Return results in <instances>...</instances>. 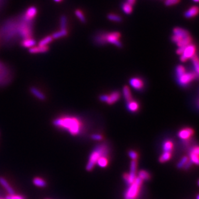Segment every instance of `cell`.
Returning a JSON list of instances; mask_svg holds the SVG:
<instances>
[{"label":"cell","mask_w":199,"mask_h":199,"mask_svg":"<svg viewBox=\"0 0 199 199\" xmlns=\"http://www.w3.org/2000/svg\"><path fill=\"white\" fill-rule=\"evenodd\" d=\"M54 126L67 131L73 136L78 135L82 131L83 124L81 120L74 116H62L53 121Z\"/></svg>","instance_id":"2"},{"label":"cell","mask_w":199,"mask_h":199,"mask_svg":"<svg viewBox=\"0 0 199 199\" xmlns=\"http://www.w3.org/2000/svg\"><path fill=\"white\" fill-rule=\"evenodd\" d=\"M198 154H199V148L198 146L193 148L190 152V160L192 162V164L196 165L198 164Z\"/></svg>","instance_id":"12"},{"label":"cell","mask_w":199,"mask_h":199,"mask_svg":"<svg viewBox=\"0 0 199 199\" xmlns=\"http://www.w3.org/2000/svg\"><path fill=\"white\" fill-rule=\"evenodd\" d=\"M143 180L138 177H136L133 183L130 185V187L125 193L124 199H136L139 192L140 187Z\"/></svg>","instance_id":"5"},{"label":"cell","mask_w":199,"mask_h":199,"mask_svg":"<svg viewBox=\"0 0 199 199\" xmlns=\"http://www.w3.org/2000/svg\"><path fill=\"white\" fill-rule=\"evenodd\" d=\"M179 1L180 0H166L165 1V5L166 6H171V5L178 3Z\"/></svg>","instance_id":"39"},{"label":"cell","mask_w":199,"mask_h":199,"mask_svg":"<svg viewBox=\"0 0 199 199\" xmlns=\"http://www.w3.org/2000/svg\"><path fill=\"white\" fill-rule=\"evenodd\" d=\"M68 35V31L67 29H61V30L57 31V32L54 33L52 35V37L53 39H58L59 38L63 37V36H67Z\"/></svg>","instance_id":"25"},{"label":"cell","mask_w":199,"mask_h":199,"mask_svg":"<svg viewBox=\"0 0 199 199\" xmlns=\"http://www.w3.org/2000/svg\"><path fill=\"white\" fill-rule=\"evenodd\" d=\"M33 184L40 187H44L46 186V182L40 177H35L33 179Z\"/></svg>","instance_id":"22"},{"label":"cell","mask_w":199,"mask_h":199,"mask_svg":"<svg viewBox=\"0 0 199 199\" xmlns=\"http://www.w3.org/2000/svg\"><path fill=\"white\" fill-rule=\"evenodd\" d=\"M191 59L192 60L193 65V67H194L195 72V73H197V74H198V72H199V63H198V59L197 55L195 54L194 56H193Z\"/></svg>","instance_id":"27"},{"label":"cell","mask_w":199,"mask_h":199,"mask_svg":"<svg viewBox=\"0 0 199 199\" xmlns=\"http://www.w3.org/2000/svg\"><path fill=\"white\" fill-rule=\"evenodd\" d=\"M53 40V38H52V36H46V37L44 38L43 39L39 42V45L40 46H46L48 45V43H50L51 41Z\"/></svg>","instance_id":"30"},{"label":"cell","mask_w":199,"mask_h":199,"mask_svg":"<svg viewBox=\"0 0 199 199\" xmlns=\"http://www.w3.org/2000/svg\"><path fill=\"white\" fill-rule=\"evenodd\" d=\"M198 75L197 73L195 72H185L184 74H182L181 76H180L177 78L178 83L179 84L182 86V87H186L188 84L192 82V81L194 80L196 78H198Z\"/></svg>","instance_id":"6"},{"label":"cell","mask_w":199,"mask_h":199,"mask_svg":"<svg viewBox=\"0 0 199 199\" xmlns=\"http://www.w3.org/2000/svg\"><path fill=\"white\" fill-rule=\"evenodd\" d=\"M13 74L7 65L0 61V87L9 85L12 82Z\"/></svg>","instance_id":"4"},{"label":"cell","mask_w":199,"mask_h":199,"mask_svg":"<svg viewBox=\"0 0 199 199\" xmlns=\"http://www.w3.org/2000/svg\"><path fill=\"white\" fill-rule=\"evenodd\" d=\"M108 18L111 21H114V22H120L122 21V18L119 16V15L114 14H109L108 15Z\"/></svg>","instance_id":"32"},{"label":"cell","mask_w":199,"mask_h":199,"mask_svg":"<svg viewBox=\"0 0 199 199\" xmlns=\"http://www.w3.org/2000/svg\"><path fill=\"white\" fill-rule=\"evenodd\" d=\"M67 20L65 16H62L60 19V25H61V29H67Z\"/></svg>","instance_id":"35"},{"label":"cell","mask_w":199,"mask_h":199,"mask_svg":"<svg viewBox=\"0 0 199 199\" xmlns=\"http://www.w3.org/2000/svg\"><path fill=\"white\" fill-rule=\"evenodd\" d=\"M0 184H1L5 190L7 191V193H9V195H14L15 194L14 190L12 189L9 182H7V180L5 179V178L0 177Z\"/></svg>","instance_id":"16"},{"label":"cell","mask_w":199,"mask_h":199,"mask_svg":"<svg viewBox=\"0 0 199 199\" xmlns=\"http://www.w3.org/2000/svg\"><path fill=\"white\" fill-rule=\"evenodd\" d=\"M36 44V41L32 38H27L24 39L21 42V45L25 48H31L34 47Z\"/></svg>","instance_id":"17"},{"label":"cell","mask_w":199,"mask_h":199,"mask_svg":"<svg viewBox=\"0 0 199 199\" xmlns=\"http://www.w3.org/2000/svg\"><path fill=\"white\" fill-rule=\"evenodd\" d=\"M136 171H137V162L132 160L130 164V171L129 174L124 175V179L127 184L130 185L133 183L136 178Z\"/></svg>","instance_id":"8"},{"label":"cell","mask_w":199,"mask_h":199,"mask_svg":"<svg viewBox=\"0 0 199 199\" xmlns=\"http://www.w3.org/2000/svg\"><path fill=\"white\" fill-rule=\"evenodd\" d=\"M139 108V105L137 102L131 100L128 102L127 104V109L131 112H136L138 111Z\"/></svg>","instance_id":"21"},{"label":"cell","mask_w":199,"mask_h":199,"mask_svg":"<svg viewBox=\"0 0 199 199\" xmlns=\"http://www.w3.org/2000/svg\"><path fill=\"white\" fill-rule=\"evenodd\" d=\"M91 138L94 140H103V136L100 134H93L91 135Z\"/></svg>","instance_id":"40"},{"label":"cell","mask_w":199,"mask_h":199,"mask_svg":"<svg viewBox=\"0 0 199 199\" xmlns=\"http://www.w3.org/2000/svg\"><path fill=\"white\" fill-rule=\"evenodd\" d=\"M190 36V33L188 30L183 29L182 28H175L173 29V36H172L171 40L175 43H178L180 40Z\"/></svg>","instance_id":"7"},{"label":"cell","mask_w":199,"mask_h":199,"mask_svg":"<svg viewBox=\"0 0 199 199\" xmlns=\"http://www.w3.org/2000/svg\"><path fill=\"white\" fill-rule=\"evenodd\" d=\"M196 52V47L195 45L193 44H190L188 46L184 48L183 53L181 54L180 56V60L181 62H186L187 60L192 58L194 56Z\"/></svg>","instance_id":"10"},{"label":"cell","mask_w":199,"mask_h":199,"mask_svg":"<svg viewBox=\"0 0 199 199\" xmlns=\"http://www.w3.org/2000/svg\"><path fill=\"white\" fill-rule=\"evenodd\" d=\"M55 1H56V2H60V1H61L62 0H54Z\"/></svg>","instance_id":"45"},{"label":"cell","mask_w":199,"mask_h":199,"mask_svg":"<svg viewBox=\"0 0 199 199\" xmlns=\"http://www.w3.org/2000/svg\"><path fill=\"white\" fill-rule=\"evenodd\" d=\"M198 9L197 6H193L184 13V16L186 18H191L197 15Z\"/></svg>","instance_id":"20"},{"label":"cell","mask_w":199,"mask_h":199,"mask_svg":"<svg viewBox=\"0 0 199 199\" xmlns=\"http://www.w3.org/2000/svg\"><path fill=\"white\" fill-rule=\"evenodd\" d=\"M194 133V131L191 128H184L182 130H180L179 132V138L180 139H182L183 140H187L189 139V138L192 137Z\"/></svg>","instance_id":"11"},{"label":"cell","mask_w":199,"mask_h":199,"mask_svg":"<svg viewBox=\"0 0 199 199\" xmlns=\"http://www.w3.org/2000/svg\"><path fill=\"white\" fill-rule=\"evenodd\" d=\"M30 91L33 95H34L36 98H38L40 100H44L46 99L44 94L35 87H31L30 88Z\"/></svg>","instance_id":"18"},{"label":"cell","mask_w":199,"mask_h":199,"mask_svg":"<svg viewBox=\"0 0 199 199\" xmlns=\"http://www.w3.org/2000/svg\"><path fill=\"white\" fill-rule=\"evenodd\" d=\"M122 91H123V95H124V97L127 102L132 100V95H131L130 90L128 86H124V87H123Z\"/></svg>","instance_id":"23"},{"label":"cell","mask_w":199,"mask_h":199,"mask_svg":"<svg viewBox=\"0 0 199 199\" xmlns=\"http://www.w3.org/2000/svg\"><path fill=\"white\" fill-rule=\"evenodd\" d=\"M109 154V148L108 146L105 143L98 145L93 149L89 158V160L87 165H86V169L87 171H90L92 170L97 164L98 159L101 156L108 157Z\"/></svg>","instance_id":"3"},{"label":"cell","mask_w":199,"mask_h":199,"mask_svg":"<svg viewBox=\"0 0 199 199\" xmlns=\"http://www.w3.org/2000/svg\"><path fill=\"white\" fill-rule=\"evenodd\" d=\"M193 1H194L195 2H198V0H193Z\"/></svg>","instance_id":"46"},{"label":"cell","mask_w":199,"mask_h":199,"mask_svg":"<svg viewBox=\"0 0 199 199\" xmlns=\"http://www.w3.org/2000/svg\"><path fill=\"white\" fill-rule=\"evenodd\" d=\"M122 7L123 11H124V12L127 14H130V13L132 12V10H133L132 5H130V3H128V2L124 3L122 5Z\"/></svg>","instance_id":"31"},{"label":"cell","mask_w":199,"mask_h":199,"mask_svg":"<svg viewBox=\"0 0 199 199\" xmlns=\"http://www.w3.org/2000/svg\"><path fill=\"white\" fill-rule=\"evenodd\" d=\"M7 199H25V197L19 195H9L6 197Z\"/></svg>","instance_id":"37"},{"label":"cell","mask_w":199,"mask_h":199,"mask_svg":"<svg viewBox=\"0 0 199 199\" xmlns=\"http://www.w3.org/2000/svg\"><path fill=\"white\" fill-rule=\"evenodd\" d=\"M108 163V157L106 156H101L98 159L97 164L98 166L101 167H105L107 166Z\"/></svg>","instance_id":"26"},{"label":"cell","mask_w":199,"mask_h":199,"mask_svg":"<svg viewBox=\"0 0 199 199\" xmlns=\"http://www.w3.org/2000/svg\"><path fill=\"white\" fill-rule=\"evenodd\" d=\"M130 84L136 90L142 89L144 87L143 81L138 78H131L130 80Z\"/></svg>","instance_id":"14"},{"label":"cell","mask_w":199,"mask_h":199,"mask_svg":"<svg viewBox=\"0 0 199 199\" xmlns=\"http://www.w3.org/2000/svg\"><path fill=\"white\" fill-rule=\"evenodd\" d=\"M37 14V9L35 7H30L27 10L24 14L23 20L26 21H32Z\"/></svg>","instance_id":"13"},{"label":"cell","mask_w":199,"mask_h":199,"mask_svg":"<svg viewBox=\"0 0 199 199\" xmlns=\"http://www.w3.org/2000/svg\"><path fill=\"white\" fill-rule=\"evenodd\" d=\"M49 50V47L48 45L46 46H34L31 47L28 50V52L30 54H38V53H44V52H48Z\"/></svg>","instance_id":"15"},{"label":"cell","mask_w":199,"mask_h":199,"mask_svg":"<svg viewBox=\"0 0 199 199\" xmlns=\"http://www.w3.org/2000/svg\"><path fill=\"white\" fill-rule=\"evenodd\" d=\"M185 47H179V49L177 50V53L178 54L181 55L183 53V51H184Z\"/></svg>","instance_id":"43"},{"label":"cell","mask_w":199,"mask_h":199,"mask_svg":"<svg viewBox=\"0 0 199 199\" xmlns=\"http://www.w3.org/2000/svg\"><path fill=\"white\" fill-rule=\"evenodd\" d=\"M0 199H7V198H1V197H0Z\"/></svg>","instance_id":"48"},{"label":"cell","mask_w":199,"mask_h":199,"mask_svg":"<svg viewBox=\"0 0 199 199\" xmlns=\"http://www.w3.org/2000/svg\"><path fill=\"white\" fill-rule=\"evenodd\" d=\"M120 37V33L117 32L104 34V39H105L106 43L108 42L110 43L114 44V45L119 47H121L122 43L119 41Z\"/></svg>","instance_id":"9"},{"label":"cell","mask_w":199,"mask_h":199,"mask_svg":"<svg viewBox=\"0 0 199 199\" xmlns=\"http://www.w3.org/2000/svg\"><path fill=\"white\" fill-rule=\"evenodd\" d=\"M189 160V158H188V157L187 156H183L182 158L180 160V162L178 163L177 164V167L179 169H181L183 168V167H184L185 164L187 163V162Z\"/></svg>","instance_id":"33"},{"label":"cell","mask_w":199,"mask_h":199,"mask_svg":"<svg viewBox=\"0 0 199 199\" xmlns=\"http://www.w3.org/2000/svg\"><path fill=\"white\" fill-rule=\"evenodd\" d=\"M75 15L77 16V17L79 18V20L81 22H82L83 23H85L86 22V19L85 16H84L83 13L82 12V11L80 10H76L75 12Z\"/></svg>","instance_id":"36"},{"label":"cell","mask_w":199,"mask_h":199,"mask_svg":"<svg viewBox=\"0 0 199 199\" xmlns=\"http://www.w3.org/2000/svg\"><path fill=\"white\" fill-rule=\"evenodd\" d=\"M197 199H199V196L197 195Z\"/></svg>","instance_id":"47"},{"label":"cell","mask_w":199,"mask_h":199,"mask_svg":"<svg viewBox=\"0 0 199 199\" xmlns=\"http://www.w3.org/2000/svg\"><path fill=\"white\" fill-rule=\"evenodd\" d=\"M128 155H129L130 158L132 159V160H136L138 158L137 153H136L135 151H132V150L129 151V153H128Z\"/></svg>","instance_id":"38"},{"label":"cell","mask_w":199,"mask_h":199,"mask_svg":"<svg viewBox=\"0 0 199 199\" xmlns=\"http://www.w3.org/2000/svg\"><path fill=\"white\" fill-rule=\"evenodd\" d=\"M120 95L119 92H117V91H114V92L110 94V95L108 96V101H107V103L110 105L116 103L117 101L119 100V99L120 98Z\"/></svg>","instance_id":"19"},{"label":"cell","mask_w":199,"mask_h":199,"mask_svg":"<svg viewBox=\"0 0 199 199\" xmlns=\"http://www.w3.org/2000/svg\"><path fill=\"white\" fill-rule=\"evenodd\" d=\"M173 148V143L171 140L165 141L163 144L164 152H169V153H171Z\"/></svg>","instance_id":"24"},{"label":"cell","mask_w":199,"mask_h":199,"mask_svg":"<svg viewBox=\"0 0 199 199\" xmlns=\"http://www.w3.org/2000/svg\"><path fill=\"white\" fill-rule=\"evenodd\" d=\"M138 177L142 180H148L150 179V175L148 172L145 170H141L138 172Z\"/></svg>","instance_id":"29"},{"label":"cell","mask_w":199,"mask_h":199,"mask_svg":"<svg viewBox=\"0 0 199 199\" xmlns=\"http://www.w3.org/2000/svg\"><path fill=\"white\" fill-rule=\"evenodd\" d=\"M108 95H102L100 96V100H101V101H102V102H107V101H108Z\"/></svg>","instance_id":"41"},{"label":"cell","mask_w":199,"mask_h":199,"mask_svg":"<svg viewBox=\"0 0 199 199\" xmlns=\"http://www.w3.org/2000/svg\"><path fill=\"white\" fill-rule=\"evenodd\" d=\"M128 3H130V5H133V4L135 3V0H128V1H127Z\"/></svg>","instance_id":"44"},{"label":"cell","mask_w":199,"mask_h":199,"mask_svg":"<svg viewBox=\"0 0 199 199\" xmlns=\"http://www.w3.org/2000/svg\"><path fill=\"white\" fill-rule=\"evenodd\" d=\"M192 162H191L190 160H188L187 162V163L185 164V166L184 167H183V168H184L185 169H188L191 167V166H192Z\"/></svg>","instance_id":"42"},{"label":"cell","mask_w":199,"mask_h":199,"mask_svg":"<svg viewBox=\"0 0 199 199\" xmlns=\"http://www.w3.org/2000/svg\"><path fill=\"white\" fill-rule=\"evenodd\" d=\"M186 72L185 67L182 65H178L176 67V75L177 77H179L180 76H181L182 74H184Z\"/></svg>","instance_id":"34"},{"label":"cell","mask_w":199,"mask_h":199,"mask_svg":"<svg viewBox=\"0 0 199 199\" xmlns=\"http://www.w3.org/2000/svg\"><path fill=\"white\" fill-rule=\"evenodd\" d=\"M171 153H169V152H164V153L162 154V155L160 156L159 161L162 162V163H164V162H166L167 161L169 160V159L171 158Z\"/></svg>","instance_id":"28"},{"label":"cell","mask_w":199,"mask_h":199,"mask_svg":"<svg viewBox=\"0 0 199 199\" xmlns=\"http://www.w3.org/2000/svg\"><path fill=\"white\" fill-rule=\"evenodd\" d=\"M32 26L30 21L25 20V23L16 25L15 23H6L3 26L1 30V35L4 43H9L14 41L17 36L24 39L32 38Z\"/></svg>","instance_id":"1"},{"label":"cell","mask_w":199,"mask_h":199,"mask_svg":"<svg viewBox=\"0 0 199 199\" xmlns=\"http://www.w3.org/2000/svg\"><path fill=\"white\" fill-rule=\"evenodd\" d=\"M46 199H49V198H46Z\"/></svg>","instance_id":"49"}]
</instances>
